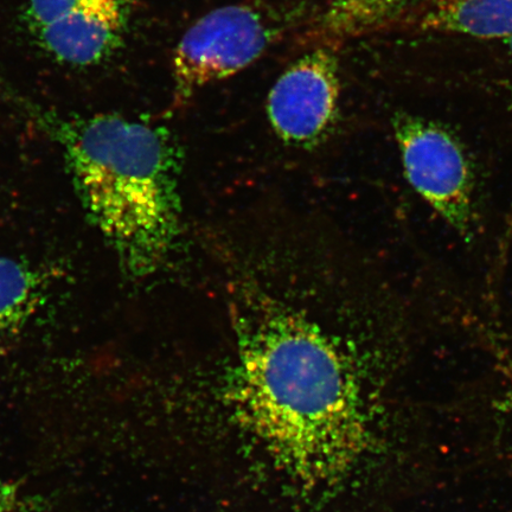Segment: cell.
Wrapping results in <instances>:
<instances>
[{"label": "cell", "mask_w": 512, "mask_h": 512, "mask_svg": "<svg viewBox=\"0 0 512 512\" xmlns=\"http://www.w3.org/2000/svg\"><path fill=\"white\" fill-rule=\"evenodd\" d=\"M262 304L236 325L232 401L286 471L306 483L332 482L367 446L354 367L318 319L280 300Z\"/></svg>", "instance_id": "cell-1"}, {"label": "cell", "mask_w": 512, "mask_h": 512, "mask_svg": "<svg viewBox=\"0 0 512 512\" xmlns=\"http://www.w3.org/2000/svg\"><path fill=\"white\" fill-rule=\"evenodd\" d=\"M41 123L60 145L81 206L128 277L168 258L179 233L177 152L163 128L114 114Z\"/></svg>", "instance_id": "cell-2"}, {"label": "cell", "mask_w": 512, "mask_h": 512, "mask_svg": "<svg viewBox=\"0 0 512 512\" xmlns=\"http://www.w3.org/2000/svg\"><path fill=\"white\" fill-rule=\"evenodd\" d=\"M299 8L242 3L208 12L185 32L172 56V108L211 83L251 66L304 18Z\"/></svg>", "instance_id": "cell-3"}, {"label": "cell", "mask_w": 512, "mask_h": 512, "mask_svg": "<svg viewBox=\"0 0 512 512\" xmlns=\"http://www.w3.org/2000/svg\"><path fill=\"white\" fill-rule=\"evenodd\" d=\"M392 125L409 183L450 226L469 235L473 184L462 144L444 126L418 115L396 113Z\"/></svg>", "instance_id": "cell-4"}, {"label": "cell", "mask_w": 512, "mask_h": 512, "mask_svg": "<svg viewBox=\"0 0 512 512\" xmlns=\"http://www.w3.org/2000/svg\"><path fill=\"white\" fill-rule=\"evenodd\" d=\"M341 88L335 48H310L268 94L267 115L274 132L293 145L319 142L336 123Z\"/></svg>", "instance_id": "cell-5"}, {"label": "cell", "mask_w": 512, "mask_h": 512, "mask_svg": "<svg viewBox=\"0 0 512 512\" xmlns=\"http://www.w3.org/2000/svg\"><path fill=\"white\" fill-rule=\"evenodd\" d=\"M130 0H29L38 40L55 59L86 67L113 54L125 35Z\"/></svg>", "instance_id": "cell-6"}, {"label": "cell", "mask_w": 512, "mask_h": 512, "mask_svg": "<svg viewBox=\"0 0 512 512\" xmlns=\"http://www.w3.org/2000/svg\"><path fill=\"white\" fill-rule=\"evenodd\" d=\"M396 29L505 42L512 38V0H419Z\"/></svg>", "instance_id": "cell-7"}, {"label": "cell", "mask_w": 512, "mask_h": 512, "mask_svg": "<svg viewBox=\"0 0 512 512\" xmlns=\"http://www.w3.org/2000/svg\"><path fill=\"white\" fill-rule=\"evenodd\" d=\"M419 0H328L307 17L300 34L304 47L336 48L339 44L396 29Z\"/></svg>", "instance_id": "cell-8"}, {"label": "cell", "mask_w": 512, "mask_h": 512, "mask_svg": "<svg viewBox=\"0 0 512 512\" xmlns=\"http://www.w3.org/2000/svg\"><path fill=\"white\" fill-rule=\"evenodd\" d=\"M42 286L23 262L0 256V335L19 328L37 309Z\"/></svg>", "instance_id": "cell-9"}, {"label": "cell", "mask_w": 512, "mask_h": 512, "mask_svg": "<svg viewBox=\"0 0 512 512\" xmlns=\"http://www.w3.org/2000/svg\"><path fill=\"white\" fill-rule=\"evenodd\" d=\"M0 512H37L16 488L0 484Z\"/></svg>", "instance_id": "cell-10"}, {"label": "cell", "mask_w": 512, "mask_h": 512, "mask_svg": "<svg viewBox=\"0 0 512 512\" xmlns=\"http://www.w3.org/2000/svg\"><path fill=\"white\" fill-rule=\"evenodd\" d=\"M505 46H507L509 53L512 55V38H510L508 41H505Z\"/></svg>", "instance_id": "cell-11"}]
</instances>
